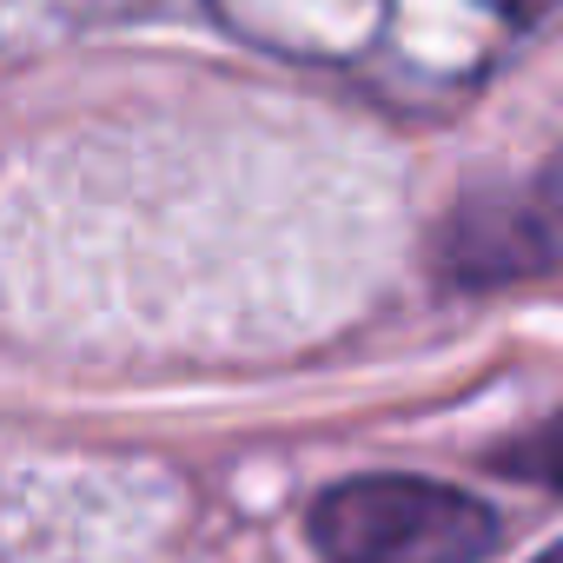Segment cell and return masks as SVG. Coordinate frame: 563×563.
Listing matches in <instances>:
<instances>
[{
    "mask_svg": "<svg viewBox=\"0 0 563 563\" xmlns=\"http://www.w3.org/2000/svg\"><path fill=\"white\" fill-rule=\"evenodd\" d=\"M537 199H543V212H550V219L563 225V153H556V159L543 166V186H537Z\"/></svg>",
    "mask_w": 563,
    "mask_h": 563,
    "instance_id": "3957f363",
    "label": "cell"
},
{
    "mask_svg": "<svg viewBox=\"0 0 563 563\" xmlns=\"http://www.w3.org/2000/svg\"><path fill=\"white\" fill-rule=\"evenodd\" d=\"M537 563H563V543H556V550H543V556H537Z\"/></svg>",
    "mask_w": 563,
    "mask_h": 563,
    "instance_id": "277c9868",
    "label": "cell"
},
{
    "mask_svg": "<svg viewBox=\"0 0 563 563\" xmlns=\"http://www.w3.org/2000/svg\"><path fill=\"white\" fill-rule=\"evenodd\" d=\"M490 471H504L517 484H543V490L563 497V411L530 424V431H517V438H504L490 451Z\"/></svg>",
    "mask_w": 563,
    "mask_h": 563,
    "instance_id": "7a4b0ae2",
    "label": "cell"
},
{
    "mask_svg": "<svg viewBox=\"0 0 563 563\" xmlns=\"http://www.w3.org/2000/svg\"><path fill=\"white\" fill-rule=\"evenodd\" d=\"M325 563H477L497 550V510L438 477H345L306 517Z\"/></svg>",
    "mask_w": 563,
    "mask_h": 563,
    "instance_id": "6da1fadb",
    "label": "cell"
}]
</instances>
